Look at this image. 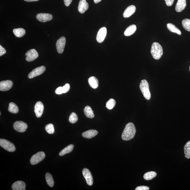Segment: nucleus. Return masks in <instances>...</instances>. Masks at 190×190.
<instances>
[{
    "label": "nucleus",
    "mask_w": 190,
    "mask_h": 190,
    "mask_svg": "<svg viewBox=\"0 0 190 190\" xmlns=\"http://www.w3.org/2000/svg\"><path fill=\"white\" fill-rule=\"evenodd\" d=\"M36 18L39 22H45L52 20L53 16L47 13H40L37 15Z\"/></svg>",
    "instance_id": "11"
},
{
    "label": "nucleus",
    "mask_w": 190,
    "mask_h": 190,
    "mask_svg": "<svg viewBox=\"0 0 190 190\" xmlns=\"http://www.w3.org/2000/svg\"><path fill=\"white\" fill-rule=\"evenodd\" d=\"M116 104L115 101L113 99H111L106 102V107L108 109L112 110L115 107Z\"/></svg>",
    "instance_id": "31"
},
{
    "label": "nucleus",
    "mask_w": 190,
    "mask_h": 190,
    "mask_svg": "<svg viewBox=\"0 0 190 190\" xmlns=\"http://www.w3.org/2000/svg\"><path fill=\"white\" fill-rule=\"evenodd\" d=\"M83 174L84 176L87 185L91 186L93 185L94 180L90 171L88 169L84 168L83 170Z\"/></svg>",
    "instance_id": "10"
},
{
    "label": "nucleus",
    "mask_w": 190,
    "mask_h": 190,
    "mask_svg": "<svg viewBox=\"0 0 190 190\" xmlns=\"http://www.w3.org/2000/svg\"><path fill=\"white\" fill-rule=\"evenodd\" d=\"M136 129L134 124L129 123L126 125L121 135L122 139L128 141L134 138L136 133Z\"/></svg>",
    "instance_id": "1"
},
{
    "label": "nucleus",
    "mask_w": 190,
    "mask_h": 190,
    "mask_svg": "<svg viewBox=\"0 0 190 190\" xmlns=\"http://www.w3.org/2000/svg\"><path fill=\"white\" fill-rule=\"evenodd\" d=\"M45 179L48 185L50 187H52L54 186V180L52 175L49 173H47L45 175Z\"/></svg>",
    "instance_id": "28"
},
{
    "label": "nucleus",
    "mask_w": 190,
    "mask_h": 190,
    "mask_svg": "<svg viewBox=\"0 0 190 190\" xmlns=\"http://www.w3.org/2000/svg\"><path fill=\"white\" fill-rule=\"evenodd\" d=\"M136 10V7L134 5H130L125 9L123 13V17L125 18H129L135 12Z\"/></svg>",
    "instance_id": "16"
},
{
    "label": "nucleus",
    "mask_w": 190,
    "mask_h": 190,
    "mask_svg": "<svg viewBox=\"0 0 190 190\" xmlns=\"http://www.w3.org/2000/svg\"><path fill=\"white\" fill-rule=\"evenodd\" d=\"M44 109V107L42 102H37L35 106L34 111L37 117L40 118L42 116L43 113Z\"/></svg>",
    "instance_id": "13"
},
{
    "label": "nucleus",
    "mask_w": 190,
    "mask_h": 190,
    "mask_svg": "<svg viewBox=\"0 0 190 190\" xmlns=\"http://www.w3.org/2000/svg\"><path fill=\"white\" fill-rule=\"evenodd\" d=\"M189 71H190V66H189Z\"/></svg>",
    "instance_id": "42"
},
{
    "label": "nucleus",
    "mask_w": 190,
    "mask_h": 190,
    "mask_svg": "<svg viewBox=\"0 0 190 190\" xmlns=\"http://www.w3.org/2000/svg\"><path fill=\"white\" fill-rule=\"evenodd\" d=\"M78 120L77 116L75 113H72L70 115L69 121L72 124L75 123Z\"/></svg>",
    "instance_id": "33"
},
{
    "label": "nucleus",
    "mask_w": 190,
    "mask_h": 190,
    "mask_svg": "<svg viewBox=\"0 0 190 190\" xmlns=\"http://www.w3.org/2000/svg\"><path fill=\"white\" fill-rule=\"evenodd\" d=\"M6 53V50L5 48L0 45V56H3Z\"/></svg>",
    "instance_id": "37"
},
{
    "label": "nucleus",
    "mask_w": 190,
    "mask_h": 190,
    "mask_svg": "<svg viewBox=\"0 0 190 190\" xmlns=\"http://www.w3.org/2000/svg\"><path fill=\"white\" fill-rule=\"evenodd\" d=\"M45 157V154L43 152H39L33 156L30 159V163L32 165H35L43 161Z\"/></svg>",
    "instance_id": "5"
},
{
    "label": "nucleus",
    "mask_w": 190,
    "mask_h": 190,
    "mask_svg": "<svg viewBox=\"0 0 190 190\" xmlns=\"http://www.w3.org/2000/svg\"><path fill=\"white\" fill-rule=\"evenodd\" d=\"M72 0H64V4L66 7L69 6L72 2Z\"/></svg>",
    "instance_id": "39"
},
{
    "label": "nucleus",
    "mask_w": 190,
    "mask_h": 190,
    "mask_svg": "<svg viewBox=\"0 0 190 190\" xmlns=\"http://www.w3.org/2000/svg\"><path fill=\"white\" fill-rule=\"evenodd\" d=\"M102 1V0H94V1L95 3L97 4L100 2Z\"/></svg>",
    "instance_id": "41"
},
{
    "label": "nucleus",
    "mask_w": 190,
    "mask_h": 190,
    "mask_svg": "<svg viewBox=\"0 0 190 190\" xmlns=\"http://www.w3.org/2000/svg\"><path fill=\"white\" fill-rule=\"evenodd\" d=\"M107 35V29L105 27H102L98 31L96 36V40L99 43L103 42Z\"/></svg>",
    "instance_id": "12"
},
{
    "label": "nucleus",
    "mask_w": 190,
    "mask_h": 190,
    "mask_svg": "<svg viewBox=\"0 0 190 190\" xmlns=\"http://www.w3.org/2000/svg\"><path fill=\"white\" fill-rule=\"evenodd\" d=\"M26 60L28 62L33 61L39 57V54L35 49H31L26 54Z\"/></svg>",
    "instance_id": "8"
},
{
    "label": "nucleus",
    "mask_w": 190,
    "mask_h": 190,
    "mask_svg": "<svg viewBox=\"0 0 190 190\" xmlns=\"http://www.w3.org/2000/svg\"><path fill=\"white\" fill-rule=\"evenodd\" d=\"M97 131L94 130H90L83 132L82 136L83 137L87 139H91L96 136L98 134Z\"/></svg>",
    "instance_id": "19"
},
{
    "label": "nucleus",
    "mask_w": 190,
    "mask_h": 190,
    "mask_svg": "<svg viewBox=\"0 0 190 190\" xmlns=\"http://www.w3.org/2000/svg\"><path fill=\"white\" fill-rule=\"evenodd\" d=\"M45 130L50 134H54L55 132V129L54 125L52 124H49L46 125L45 127Z\"/></svg>",
    "instance_id": "32"
},
{
    "label": "nucleus",
    "mask_w": 190,
    "mask_h": 190,
    "mask_svg": "<svg viewBox=\"0 0 190 190\" xmlns=\"http://www.w3.org/2000/svg\"><path fill=\"white\" fill-rule=\"evenodd\" d=\"M55 93L57 94L60 95L64 94L63 89L62 87H59L56 88L55 91Z\"/></svg>",
    "instance_id": "35"
},
{
    "label": "nucleus",
    "mask_w": 190,
    "mask_h": 190,
    "mask_svg": "<svg viewBox=\"0 0 190 190\" xmlns=\"http://www.w3.org/2000/svg\"><path fill=\"white\" fill-rule=\"evenodd\" d=\"M151 53L152 56L155 60H159L163 54L162 47L157 42H154L152 45Z\"/></svg>",
    "instance_id": "2"
},
{
    "label": "nucleus",
    "mask_w": 190,
    "mask_h": 190,
    "mask_svg": "<svg viewBox=\"0 0 190 190\" xmlns=\"http://www.w3.org/2000/svg\"><path fill=\"white\" fill-rule=\"evenodd\" d=\"M8 111L11 113L16 114L18 113L19 109L16 104L10 102L9 104Z\"/></svg>",
    "instance_id": "26"
},
{
    "label": "nucleus",
    "mask_w": 190,
    "mask_h": 190,
    "mask_svg": "<svg viewBox=\"0 0 190 190\" xmlns=\"http://www.w3.org/2000/svg\"><path fill=\"white\" fill-rule=\"evenodd\" d=\"M136 190H149V188L146 186H139L136 188Z\"/></svg>",
    "instance_id": "36"
},
{
    "label": "nucleus",
    "mask_w": 190,
    "mask_h": 190,
    "mask_svg": "<svg viewBox=\"0 0 190 190\" xmlns=\"http://www.w3.org/2000/svg\"><path fill=\"white\" fill-rule=\"evenodd\" d=\"M182 25L184 28L188 31H190V20L186 18L182 21Z\"/></svg>",
    "instance_id": "30"
},
{
    "label": "nucleus",
    "mask_w": 190,
    "mask_h": 190,
    "mask_svg": "<svg viewBox=\"0 0 190 190\" xmlns=\"http://www.w3.org/2000/svg\"><path fill=\"white\" fill-rule=\"evenodd\" d=\"M13 32L16 37L19 38L23 37L26 33V30L22 28H15Z\"/></svg>",
    "instance_id": "23"
},
{
    "label": "nucleus",
    "mask_w": 190,
    "mask_h": 190,
    "mask_svg": "<svg viewBox=\"0 0 190 190\" xmlns=\"http://www.w3.org/2000/svg\"><path fill=\"white\" fill-rule=\"evenodd\" d=\"M0 145L3 149L9 152H14L16 150V148L14 144L5 139H1Z\"/></svg>",
    "instance_id": "4"
},
{
    "label": "nucleus",
    "mask_w": 190,
    "mask_h": 190,
    "mask_svg": "<svg viewBox=\"0 0 190 190\" xmlns=\"http://www.w3.org/2000/svg\"><path fill=\"white\" fill-rule=\"evenodd\" d=\"M140 88L144 98L147 100L151 99V95L147 81L145 80H142L140 83Z\"/></svg>",
    "instance_id": "3"
},
{
    "label": "nucleus",
    "mask_w": 190,
    "mask_h": 190,
    "mask_svg": "<svg viewBox=\"0 0 190 190\" xmlns=\"http://www.w3.org/2000/svg\"><path fill=\"white\" fill-rule=\"evenodd\" d=\"M88 82L89 85L93 89H96L98 87V80L96 77H91L88 79Z\"/></svg>",
    "instance_id": "21"
},
{
    "label": "nucleus",
    "mask_w": 190,
    "mask_h": 190,
    "mask_svg": "<svg viewBox=\"0 0 190 190\" xmlns=\"http://www.w3.org/2000/svg\"><path fill=\"white\" fill-rule=\"evenodd\" d=\"M74 146L73 144L68 145L67 147L64 148V149L62 150L59 153L60 156H63L66 154L71 153L74 149Z\"/></svg>",
    "instance_id": "25"
},
{
    "label": "nucleus",
    "mask_w": 190,
    "mask_h": 190,
    "mask_svg": "<svg viewBox=\"0 0 190 190\" xmlns=\"http://www.w3.org/2000/svg\"><path fill=\"white\" fill-rule=\"evenodd\" d=\"M63 89L64 94L67 93L70 90V85L68 83H66L65 85L62 87Z\"/></svg>",
    "instance_id": "34"
},
{
    "label": "nucleus",
    "mask_w": 190,
    "mask_h": 190,
    "mask_svg": "<svg viewBox=\"0 0 190 190\" xmlns=\"http://www.w3.org/2000/svg\"><path fill=\"white\" fill-rule=\"evenodd\" d=\"M186 6V0H178L175 7L177 12H180L185 8Z\"/></svg>",
    "instance_id": "18"
},
{
    "label": "nucleus",
    "mask_w": 190,
    "mask_h": 190,
    "mask_svg": "<svg viewBox=\"0 0 190 190\" xmlns=\"http://www.w3.org/2000/svg\"><path fill=\"white\" fill-rule=\"evenodd\" d=\"M45 69L46 68L44 66H41L36 68L28 74V77L29 79H32L40 75L45 71Z\"/></svg>",
    "instance_id": "7"
},
{
    "label": "nucleus",
    "mask_w": 190,
    "mask_h": 190,
    "mask_svg": "<svg viewBox=\"0 0 190 190\" xmlns=\"http://www.w3.org/2000/svg\"><path fill=\"white\" fill-rule=\"evenodd\" d=\"M89 7V4L86 0H80L79 1L78 9L80 13L84 14Z\"/></svg>",
    "instance_id": "15"
},
{
    "label": "nucleus",
    "mask_w": 190,
    "mask_h": 190,
    "mask_svg": "<svg viewBox=\"0 0 190 190\" xmlns=\"http://www.w3.org/2000/svg\"><path fill=\"white\" fill-rule=\"evenodd\" d=\"M24 1L27 2H33L39 1V0H24Z\"/></svg>",
    "instance_id": "40"
},
{
    "label": "nucleus",
    "mask_w": 190,
    "mask_h": 190,
    "mask_svg": "<svg viewBox=\"0 0 190 190\" xmlns=\"http://www.w3.org/2000/svg\"><path fill=\"white\" fill-rule=\"evenodd\" d=\"M157 176V173L154 172H150L144 174L143 178L146 180H150L153 179Z\"/></svg>",
    "instance_id": "29"
},
{
    "label": "nucleus",
    "mask_w": 190,
    "mask_h": 190,
    "mask_svg": "<svg viewBox=\"0 0 190 190\" xmlns=\"http://www.w3.org/2000/svg\"><path fill=\"white\" fill-rule=\"evenodd\" d=\"M136 29L137 27L135 25H132L129 26L125 30L124 33V35L127 37L132 35L135 33Z\"/></svg>",
    "instance_id": "20"
},
{
    "label": "nucleus",
    "mask_w": 190,
    "mask_h": 190,
    "mask_svg": "<svg viewBox=\"0 0 190 190\" xmlns=\"http://www.w3.org/2000/svg\"><path fill=\"white\" fill-rule=\"evenodd\" d=\"M184 149L186 158L190 159V140L184 146Z\"/></svg>",
    "instance_id": "27"
},
{
    "label": "nucleus",
    "mask_w": 190,
    "mask_h": 190,
    "mask_svg": "<svg viewBox=\"0 0 190 190\" xmlns=\"http://www.w3.org/2000/svg\"><path fill=\"white\" fill-rule=\"evenodd\" d=\"M66 42L65 37H60L56 43V47L57 51L59 54H62L64 52Z\"/></svg>",
    "instance_id": "9"
},
{
    "label": "nucleus",
    "mask_w": 190,
    "mask_h": 190,
    "mask_svg": "<svg viewBox=\"0 0 190 190\" xmlns=\"http://www.w3.org/2000/svg\"><path fill=\"white\" fill-rule=\"evenodd\" d=\"M12 82L11 80H6L0 82V90L1 91H9L13 86Z\"/></svg>",
    "instance_id": "14"
},
{
    "label": "nucleus",
    "mask_w": 190,
    "mask_h": 190,
    "mask_svg": "<svg viewBox=\"0 0 190 190\" xmlns=\"http://www.w3.org/2000/svg\"><path fill=\"white\" fill-rule=\"evenodd\" d=\"M167 27L168 29L172 33H175L179 35H181V32L178 28L173 24L168 23L167 24Z\"/></svg>",
    "instance_id": "24"
},
{
    "label": "nucleus",
    "mask_w": 190,
    "mask_h": 190,
    "mask_svg": "<svg viewBox=\"0 0 190 190\" xmlns=\"http://www.w3.org/2000/svg\"><path fill=\"white\" fill-rule=\"evenodd\" d=\"M84 113L86 117L89 118H93L94 117V111L90 106H86L84 109Z\"/></svg>",
    "instance_id": "22"
},
{
    "label": "nucleus",
    "mask_w": 190,
    "mask_h": 190,
    "mask_svg": "<svg viewBox=\"0 0 190 190\" xmlns=\"http://www.w3.org/2000/svg\"><path fill=\"white\" fill-rule=\"evenodd\" d=\"M13 126L15 130L19 132H25L28 128V125L26 123L20 121H16Z\"/></svg>",
    "instance_id": "6"
},
{
    "label": "nucleus",
    "mask_w": 190,
    "mask_h": 190,
    "mask_svg": "<svg viewBox=\"0 0 190 190\" xmlns=\"http://www.w3.org/2000/svg\"><path fill=\"white\" fill-rule=\"evenodd\" d=\"M26 184L22 181H18L15 182L12 186L13 190H25Z\"/></svg>",
    "instance_id": "17"
},
{
    "label": "nucleus",
    "mask_w": 190,
    "mask_h": 190,
    "mask_svg": "<svg viewBox=\"0 0 190 190\" xmlns=\"http://www.w3.org/2000/svg\"><path fill=\"white\" fill-rule=\"evenodd\" d=\"M174 0H165L166 5L168 6H171L174 3Z\"/></svg>",
    "instance_id": "38"
}]
</instances>
